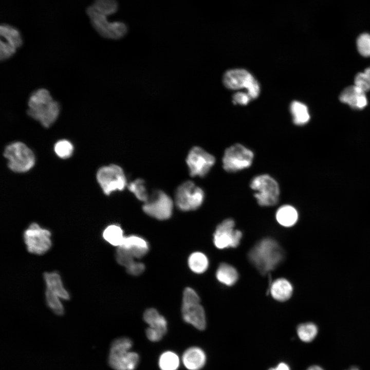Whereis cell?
<instances>
[{
	"label": "cell",
	"instance_id": "obj_30",
	"mask_svg": "<svg viewBox=\"0 0 370 370\" xmlns=\"http://www.w3.org/2000/svg\"><path fill=\"white\" fill-rule=\"evenodd\" d=\"M129 191L132 192L135 197L143 202H145L149 198V194L145 187L144 181L141 179H136L127 185Z\"/></svg>",
	"mask_w": 370,
	"mask_h": 370
},
{
	"label": "cell",
	"instance_id": "obj_20",
	"mask_svg": "<svg viewBox=\"0 0 370 370\" xmlns=\"http://www.w3.org/2000/svg\"><path fill=\"white\" fill-rule=\"evenodd\" d=\"M298 218V211L294 207L289 205H282L278 208L275 213V218L278 223L285 227L294 226Z\"/></svg>",
	"mask_w": 370,
	"mask_h": 370
},
{
	"label": "cell",
	"instance_id": "obj_10",
	"mask_svg": "<svg viewBox=\"0 0 370 370\" xmlns=\"http://www.w3.org/2000/svg\"><path fill=\"white\" fill-rule=\"evenodd\" d=\"M96 179L106 195L115 191H122L127 185L123 170L120 166L114 164L100 168L97 172Z\"/></svg>",
	"mask_w": 370,
	"mask_h": 370
},
{
	"label": "cell",
	"instance_id": "obj_1",
	"mask_svg": "<svg viewBox=\"0 0 370 370\" xmlns=\"http://www.w3.org/2000/svg\"><path fill=\"white\" fill-rule=\"evenodd\" d=\"M284 252L273 238H265L257 243L248 253L251 263L262 274L274 269L282 261Z\"/></svg>",
	"mask_w": 370,
	"mask_h": 370
},
{
	"label": "cell",
	"instance_id": "obj_40",
	"mask_svg": "<svg viewBox=\"0 0 370 370\" xmlns=\"http://www.w3.org/2000/svg\"><path fill=\"white\" fill-rule=\"evenodd\" d=\"M145 334L147 339L152 342L160 341L164 335L159 330L149 327L145 330Z\"/></svg>",
	"mask_w": 370,
	"mask_h": 370
},
{
	"label": "cell",
	"instance_id": "obj_24",
	"mask_svg": "<svg viewBox=\"0 0 370 370\" xmlns=\"http://www.w3.org/2000/svg\"><path fill=\"white\" fill-rule=\"evenodd\" d=\"M217 279L223 284L232 286L237 281L238 277L236 270L227 263H221L216 271Z\"/></svg>",
	"mask_w": 370,
	"mask_h": 370
},
{
	"label": "cell",
	"instance_id": "obj_23",
	"mask_svg": "<svg viewBox=\"0 0 370 370\" xmlns=\"http://www.w3.org/2000/svg\"><path fill=\"white\" fill-rule=\"evenodd\" d=\"M143 319L149 327L159 330L164 335L166 333V321L156 309L153 308L146 309L143 314Z\"/></svg>",
	"mask_w": 370,
	"mask_h": 370
},
{
	"label": "cell",
	"instance_id": "obj_28",
	"mask_svg": "<svg viewBox=\"0 0 370 370\" xmlns=\"http://www.w3.org/2000/svg\"><path fill=\"white\" fill-rule=\"evenodd\" d=\"M90 5L96 11L107 16L116 13L119 8L116 0H94Z\"/></svg>",
	"mask_w": 370,
	"mask_h": 370
},
{
	"label": "cell",
	"instance_id": "obj_43",
	"mask_svg": "<svg viewBox=\"0 0 370 370\" xmlns=\"http://www.w3.org/2000/svg\"><path fill=\"white\" fill-rule=\"evenodd\" d=\"M349 370H359V369L356 367H353L351 368H350Z\"/></svg>",
	"mask_w": 370,
	"mask_h": 370
},
{
	"label": "cell",
	"instance_id": "obj_12",
	"mask_svg": "<svg viewBox=\"0 0 370 370\" xmlns=\"http://www.w3.org/2000/svg\"><path fill=\"white\" fill-rule=\"evenodd\" d=\"M51 233L35 223H31L24 231L23 236L27 251L35 255H43L52 246Z\"/></svg>",
	"mask_w": 370,
	"mask_h": 370
},
{
	"label": "cell",
	"instance_id": "obj_7",
	"mask_svg": "<svg viewBox=\"0 0 370 370\" xmlns=\"http://www.w3.org/2000/svg\"><path fill=\"white\" fill-rule=\"evenodd\" d=\"M183 320L196 329L202 330L206 326L205 310L200 304V299L196 291L187 287L183 292L181 306Z\"/></svg>",
	"mask_w": 370,
	"mask_h": 370
},
{
	"label": "cell",
	"instance_id": "obj_4",
	"mask_svg": "<svg viewBox=\"0 0 370 370\" xmlns=\"http://www.w3.org/2000/svg\"><path fill=\"white\" fill-rule=\"evenodd\" d=\"M4 156L8 161V166L15 173L29 171L34 165L35 157L33 151L24 143L15 141L7 145Z\"/></svg>",
	"mask_w": 370,
	"mask_h": 370
},
{
	"label": "cell",
	"instance_id": "obj_13",
	"mask_svg": "<svg viewBox=\"0 0 370 370\" xmlns=\"http://www.w3.org/2000/svg\"><path fill=\"white\" fill-rule=\"evenodd\" d=\"M173 201L165 193L157 190L150 195L142 210L148 215L159 220H165L172 214Z\"/></svg>",
	"mask_w": 370,
	"mask_h": 370
},
{
	"label": "cell",
	"instance_id": "obj_2",
	"mask_svg": "<svg viewBox=\"0 0 370 370\" xmlns=\"http://www.w3.org/2000/svg\"><path fill=\"white\" fill-rule=\"evenodd\" d=\"M27 111L28 115L47 128L57 120L60 113L59 104L53 100L49 92L40 88L30 96Z\"/></svg>",
	"mask_w": 370,
	"mask_h": 370
},
{
	"label": "cell",
	"instance_id": "obj_11",
	"mask_svg": "<svg viewBox=\"0 0 370 370\" xmlns=\"http://www.w3.org/2000/svg\"><path fill=\"white\" fill-rule=\"evenodd\" d=\"M205 198L202 189L191 181L184 182L176 190L175 203L183 211H190L199 208Z\"/></svg>",
	"mask_w": 370,
	"mask_h": 370
},
{
	"label": "cell",
	"instance_id": "obj_14",
	"mask_svg": "<svg viewBox=\"0 0 370 370\" xmlns=\"http://www.w3.org/2000/svg\"><path fill=\"white\" fill-rule=\"evenodd\" d=\"M215 162V157L212 155L199 146L192 147L186 158L190 174L193 177L206 175Z\"/></svg>",
	"mask_w": 370,
	"mask_h": 370
},
{
	"label": "cell",
	"instance_id": "obj_3",
	"mask_svg": "<svg viewBox=\"0 0 370 370\" xmlns=\"http://www.w3.org/2000/svg\"><path fill=\"white\" fill-rule=\"evenodd\" d=\"M132 340L125 337L114 340L110 346L108 363L115 370H135L139 362L137 353L130 351Z\"/></svg>",
	"mask_w": 370,
	"mask_h": 370
},
{
	"label": "cell",
	"instance_id": "obj_22",
	"mask_svg": "<svg viewBox=\"0 0 370 370\" xmlns=\"http://www.w3.org/2000/svg\"><path fill=\"white\" fill-rule=\"evenodd\" d=\"M0 34L1 39H4L3 41L16 49L21 47L23 44V41L20 31L12 25L6 23L2 24L0 27Z\"/></svg>",
	"mask_w": 370,
	"mask_h": 370
},
{
	"label": "cell",
	"instance_id": "obj_18",
	"mask_svg": "<svg viewBox=\"0 0 370 370\" xmlns=\"http://www.w3.org/2000/svg\"><path fill=\"white\" fill-rule=\"evenodd\" d=\"M118 247L128 251L135 258H141L148 252L147 242L142 237L135 235L125 236L123 242Z\"/></svg>",
	"mask_w": 370,
	"mask_h": 370
},
{
	"label": "cell",
	"instance_id": "obj_39",
	"mask_svg": "<svg viewBox=\"0 0 370 370\" xmlns=\"http://www.w3.org/2000/svg\"><path fill=\"white\" fill-rule=\"evenodd\" d=\"M233 103L242 105L248 104L252 100L248 94L246 92L238 91L233 96Z\"/></svg>",
	"mask_w": 370,
	"mask_h": 370
},
{
	"label": "cell",
	"instance_id": "obj_33",
	"mask_svg": "<svg viewBox=\"0 0 370 370\" xmlns=\"http://www.w3.org/2000/svg\"><path fill=\"white\" fill-rule=\"evenodd\" d=\"M73 145L69 140L62 139L58 141L54 145L56 155L61 159L69 158L73 152Z\"/></svg>",
	"mask_w": 370,
	"mask_h": 370
},
{
	"label": "cell",
	"instance_id": "obj_37",
	"mask_svg": "<svg viewBox=\"0 0 370 370\" xmlns=\"http://www.w3.org/2000/svg\"><path fill=\"white\" fill-rule=\"evenodd\" d=\"M355 85L365 92L370 90V80L364 72L358 73L356 76Z\"/></svg>",
	"mask_w": 370,
	"mask_h": 370
},
{
	"label": "cell",
	"instance_id": "obj_25",
	"mask_svg": "<svg viewBox=\"0 0 370 370\" xmlns=\"http://www.w3.org/2000/svg\"><path fill=\"white\" fill-rule=\"evenodd\" d=\"M290 110L293 122L297 125H304L310 120L307 106L301 102L298 101L292 102L290 106Z\"/></svg>",
	"mask_w": 370,
	"mask_h": 370
},
{
	"label": "cell",
	"instance_id": "obj_32",
	"mask_svg": "<svg viewBox=\"0 0 370 370\" xmlns=\"http://www.w3.org/2000/svg\"><path fill=\"white\" fill-rule=\"evenodd\" d=\"M45 301L48 307L55 314L62 316L64 313V307L61 299L57 295L46 289Z\"/></svg>",
	"mask_w": 370,
	"mask_h": 370
},
{
	"label": "cell",
	"instance_id": "obj_15",
	"mask_svg": "<svg viewBox=\"0 0 370 370\" xmlns=\"http://www.w3.org/2000/svg\"><path fill=\"white\" fill-rule=\"evenodd\" d=\"M235 221L227 218L218 225L214 233V243L218 249L237 247L242 237V232L235 229Z\"/></svg>",
	"mask_w": 370,
	"mask_h": 370
},
{
	"label": "cell",
	"instance_id": "obj_9",
	"mask_svg": "<svg viewBox=\"0 0 370 370\" xmlns=\"http://www.w3.org/2000/svg\"><path fill=\"white\" fill-rule=\"evenodd\" d=\"M254 158L253 152L244 145L236 143L227 148L222 159L223 167L229 173H235L249 168Z\"/></svg>",
	"mask_w": 370,
	"mask_h": 370
},
{
	"label": "cell",
	"instance_id": "obj_27",
	"mask_svg": "<svg viewBox=\"0 0 370 370\" xmlns=\"http://www.w3.org/2000/svg\"><path fill=\"white\" fill-rule=\"evenodd\" d=\"M188 265L193 272L199 274L206 271L209 266V261L203 253L195 252L189 256Z\"/></svg>",
	"mask_w": 370,
	"mask_h": 370
},
{
	"label": "cell",
	"instance_id": "obj_26",
	"mask_svg": "<svg viewBox=\"0 0 370 370\" xmlns=\"http://www.w3.org/2000/svg\"><path fill=\"white\" fill-rule=\"evenodd\" d=\"M102 236L107 243L116 247L122 244L125 237L121 228L115 224L108 226L104 230Z\"/></svg>",
	"mask_w": 370,
	"mask_h": 370
},
{
	"label": "cell",
	"instance_id": "obj_6",
	"mask_svg": "<svg viewBox=\"0 0 370 370\" xmlns=\"http://www.w3.org/2000/svg\"><path fill=\"white\" fill-rule=\"evenodd\" d=\"M90 24L94 29L102 37L119 40L127 33V25L122 21L109 22L107 16L96 11L91 5L86 9Z\"/></svg>",
	"mask_w": 370,
	"mask_h": 370
},
{
	"label": "cell",
	"instance_id": "obj_29",
	"mask_svg": "<svg viewBox=\"0 0 370 370\" xmlns=\"http://www.w3.org/2000/svg\"><path fill=\"white\" fill-rule=\"evenodd\" d=\"M158 364L161 370H177L179 365V359L175 353L166 351L160 356Z\"/></svg>",
	"mask_w": 370,
	"mask_h": 370
},
{
	"label": "cell",
	"instance_id": "obj_36",
	"mask_svg": "<svg viewBox=\"0 0 370 370\" xmlns=\"http://www.w3.org/2000/svg\"><path fill=\"white\" fill-rule=\"evenodd\" d=\"M16 48L9 44L4 41L1 40L0 59L1 61L6 60L11 58L16 51Z\"/></svg>",
	"mask_w": 370,
	"mask_h": 370
},
{
	"label": "cell",
	"instance_id": "obj_19",
	"mask_svg": "<svg viewBox=\"0 0 370 370\" xmlns=\"http://www.w3.org/2000/svg\"><path fill=\"white\" fill-rule=\"evenodd\" d=\"M46 289L58 296L61 300H68L70 294L64 286L60 275L57 272H46L43 275Z\"/></svg>",
	"mask_w": 370,
	"mask_h": 370
},
{
	"label": "cell",
	"instance_id": "obj_21",
	"mask_svg": "<svg viewBox=\"0 0 370 370\" xmlns=\"http://www.w3.org/2000/svg\"><path fill=\"white\" fill-rule=\"evenodd\" d=\"M292 289V286L288 281L285 279H278L272 283L270 293L275 300L284 302L291 297Z\"/></svg>",
	"mask_w": 370,
	"mask_h": 370
},
{
	"label": "cell",
	"instance_id": "obj_31",
	"mask_svg": "<svg viewBox=\"0 0 370 370\" xmlns=\"http://www.w3.org/2000/svg\"><path fill=\"white\" fill-rule=\"evenodd\" d=\"M317 327L312 323L301 324L297 328L299 338L305 342L312 341L317 336Z\"/></svg>",
	"mask_w": 370,
	"mask_h": 370
},
{
	"label": "cell",
	"instance_id": "obj_8",
	"mask_svg": "<svg viewBox=\"0 0 370 370\" xmlns=\"http://www.w3.org/2000/svg\"><path fill=\"white\" fill-rule=\"evenodd\" d=\"M223 82L229 89H245L251 99L257 98L260 95L258 82L247 70L237 68L227 71L223 76Z\"/></svg>",
	"mask_w": 370,
	"mask_h": 370
},
{
	"label": "cell",
	"instance_id": "obj_17",
	"mask_svg": "<svg viewBox=\"0 0 370 370\" xmlns=\"http://www.w3.org/2000/svg\"><path fill=\"white\" fill-rule=\"evenodd\" d=\"M182 362L189 370H200L206 364V355L203 350L198 347L188 348L182 355Z\"/></svg>",
	"mask_w": 370,
	"mask_h": 370
},
{
	"label": "cell",
	"instance_id": "obj_5",
	"mask_svg": "<svg viewBox=\"0 0 370 370\" xmlns=\"http://www.w3.org/2000/svg\"><path fill=\"white\" fill-rule=\"evenodd\" d=\"M250 186L260 206L270 207L278 202L280 194L279 185L271 176L266 174L255 176L252 179Z\"/></svg>",
	"mask_w": 370,
	"mask_h": 370
},
{
	"label": "cell",
	"instance_id": "obj_42",
	"mask_svg": "<svg viewBox=\"0 0 370 370\" xmlns=\"http://www.w3.org/2000/svg\"><path fill=\"white\" fill-rule=\"evenodd\" d=\"M307 370H324L322 367L318 365H313L309 367Z\"/></svg>",
	"mask_w": 370,
	"mask_h": 370
},
{
	"label": "cell",
	"instance_id": "obj_34",
	"mask_svg": "<svg viewBox=\"0 0 370 370\" xmlns=\"http://www.w3.org/2000/svg\"><path fill=\"white\" fill-rule=\"evenodd\" d=\"M357 46L361 55L370 57V34L364 33L360 35L357 40Z\"/></svg>",
	"mask_w": 370,
	"mask_h": 370
},
{
	"label": "cell",
	"instance_id": "obj_38",
	"mask_svg": "<svg viewBox=\"0 0 370 370\" xmlns=\"http://www.w3.org/2000/svg\"><path fill=\"white\" fill-rule=\"evenodd\" d=\"M127 272L132 275H139L145 269L144 265L140 262L134 261L126 268Z\"/></svg>",
	"mask_w": 370,
	"mask_h": 370
},
{
	"label": "cell",
	"instance_id": "obj_35",
	"mask_svg": "<svg viewBox=\"0 0 370 370\" xmlns=\"http://www.w3.org/2000/svg\"><path fill=\"white\" fill-rule=\"evenodd\" d=\"M115 257L117 263L125 268L134 261L135 258L128 251L121 247H117Z\"/></svg>",
	"mask_w": 370,
	"mask_h": 370
},
{
	"label": "cell",
	"instance_id": "obj_41",
	"mask_svg": "<svg viewBox=\"0 0 370 370\" xmlns=\"http://www.w3.org/2000/svg\"><path fill=\"white\" fill-rule=\"evenodd\" d=\"M268 370H290V368L287 364L281 362L276 367L270 368Z\"/></svg>",
	"mask_w": 370,
	"mask_h": 370
},
{
	"label": "cell",
	"instance_id": "obj_16",
	"mask_svg": "<svg viewBox=\"0 0 370 370\" xmlns=\"http://www.w3.org/2000/svg\"><path fill=\"white\" fill-rule=\"evenodd\" d=\"M339 99L356 109H362L367 104L365 92L355 85L346 87L341 92Z\"/></svg>",
	"mask_w": 370,
	"mask_h": 370
}]
</instances>
